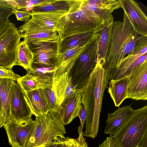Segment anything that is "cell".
Instances as JSON below:
<instances>
[{
  "label": "cell",
  "mask_w": 147,
  "mask_h": 147,
  "mask_svg": "<svg viewBox=\"0 0 147 147\" xmlns=\"http://www.w3.org/2000/svg\"><path fill=\"white\" fill-rule=\"evenodd\" d=\"M13 13L15 15L18 20L26 22L30 19L32 12L31 11L18 10L15 8L13 9Z\"/></svg>",
  "instance_id": "cell-31"
},
{
  "label": "cell",
  "mask_w": 147,
  "mask_h": 147,
  "mask_svg": "<svg viewBox=\"0 0 147 147\" xmlns=\"http://www.w3.org/2000/svg\"><path fill=\"white\" fill-rule=\"evenodd\" d=\"M52 86L47 87L43 89L50 111L57 113L60 105Z\"/></svg>",
  "instance_id": "cell-29"
},
{
  "label": "cell",
  "mask_w": 147,
  "mask_h": 147,
  "mask_svg": "<svg viewBox=\"0 0 147 147\" xmlns=\"http://www.w3.org/2000/svg\"><path fill=\"white\" fill-rule=\"evenodd\" d=\"M121 7L120 0H85L80 9L103 24L111 19L115 10Z\"/></svg>",
  "instance_id": "cell-11"
},
{
  "label": "cell",
  "mask_w": 147,
  "mask_h": 147,
  "mask_svg": "<svg viewBox=\"0 0 147 147\" xmlns=\"http://www.w3.org/2000/svg\"><path fill=\"white\" fill-rule=\"evenodd\" d=\"M90 42L83 45L76 46L65 52L59 54L55 65V70L54 79L66 72L69 73Z\"/></svg>",
  "instance_id": "cell-16"
},
{
  "label": "cell",
  "mask_w": 147,
  "mask_h": 147,
  "mask_svg": "<svg viewBox=\"0 0 147 147\" xmlns=\"http://www.w3.org/2000/svg\"><path fill=\"white\" fill-rule=\"evenodd\" d=\"M122 8L127 15L134 31L147 36V18L139 4L134 0H120Z\"/></svg>",
  "instance_id": "cell-13"
},
{
  "label": "cell",
  "mask_w": 147,
  "mask_h": 147,
  "mask_svg": "<svg viewBox=\"0 0 147 147\" xmlns=\"http://www.w3.org/2000/svg\"><path fill=\"white\" fill-rule=\"evenodd\" d=\"M16 81L25 92L53 86L48 85L36 77L27 74L25 76L21 77Z\"/></svg>",
  "instance_id": "cell-28"
},
{
  "label": "cell",
  "mask_w": 147,
  "mask_h": 147,
  "mask_svg": "<svg viewBox=\"0 0 147 147\" xmlns=\"http://www.w3.org/2000/svg\"><path fill=\"white\" fill-rule=\"evenodd\" d=\"M109 81L106 71L98 59L95 67L82 88V100L86 113L84 136L94 139L97 135L102 97Z\"/></svg>",
  "instance_id": "cell-1"
},
{
  "label": "cell",
  "mask_w": 147,
  "mask_h": 147,
  "mask_svg": "<svg viewBox=\"0 0 147 147\" xmlns=\"http://www.w3.org/2000/svg\"><path fill=\"white\" fill-rule=\"evenodd\" d=\"M133 109L130 105L119 108L113 113L108 114L104 133L110 136L114 135L120 128L132 113Z\"/></svg>",
  "instance_id": "cell-20"
},
{
  "label": "cell",
  "mask_w": 147,
  "mask_h": 147,
  "mask_svg": "<svg viewBox=\"0 0 147 147\" xmlns=\"http://www.w3.org/2000/svg\"><path fill=\"white\" fill-rule=\"evenodd\" d=\"M15 81L13 83L11 95V118L19 119L31 117L32 113L24 97L25 92Z\"/></svg>",
  "instance_id": "cell-14"
},
{
  "label": "cell",
  "mask_w": 147,
  "mask_h": 147,
  "mask_svg": "<svg viewBox=\"0 0 147 147\" xmlns=\"http://www.w3.org/2000/svg\"><path fill=\"white\" fill-rule=\"evenodd\" d=\"M84 0H53L51 3L40 7H34L32 12L54 11L66 15L80 9Z\"/></svg>",
  "instance_id": "cell-19"
},
{
  "label": "cell",
  "mask_w": 147,
  "mask_h": 147,
  "mask_svg": "<svg viewBox=\"0 0 147 147\" xmlns=\"http://www.w3.org/2000/svg\"><path fill=\"white\" fill-rule=\"evenodd\" d=\"M0 128H1V126H0Z\"/></svg>",
  "instance_id": "cell-40"
},
{
  "label": "cell",
  "mask_w": 147,
  "mask_h": 147,
  "mask_svg": "<svg viewBox=\"0 0 147 147\" xmlns=\"http://www.w3.org/2000/svg\"><path fill=\"white\" fill-rule=\"evenodd\" d=\"M66 15L54 11L32 12L31 18L42 26L55 30L57 32L60 21Z\"/></svg>",
  "instance_id": "cell-24"
},
{
  "label": "cell",
  "mask_w": 147,
  "mask_h": 147,
  "mask_svg": "<svg viewBox=\"0 0 147 147\" xmlns=\"http://www.w3.org/2000/svg\"><path fill=\"white\" fill-rule=\"evenodd\" d=\"M33 61V54L27 42L24 40L20 42L15 65L21 66L27 71L32 69Z\"/></svg>",
  "instance_id": "cell-26"
},
{
  "label": "cell",
  "mask_w": 147,
  "mask_h": 147,
  "mask_svg": "<svg viewBox=\"0 0 147 147\" xmlns=\"http://www.w3.org/2000/svg\"><path fill=\"white\" fill-rule=\"evenodd\" d=\"M101 28L88 32L72 35L60 41L59 54L65 52L76 46L83 45L89 42L94 36L100 31Z\"/></svg>",
  "instance_id": "cell-25"
},
{
  "label": "cell",
  "mask_w": 147,
  "mask_h": 147,
  "mask_svg": "<svg viewBox=\"0 0 147 147\" xmlns=\"http://www.w3.org/2000/svg\"><path fill=\"white\" fill-rule=\"evenodd\" d=\"M44 146H37L36 147H44ZM12 147H22L20 146H18L16 145H14L12 146Z\"/></svg>",
  "instance_id": "cell-39"
},
{
  "label": "cell",
  "mask_w": 147,
  "mask_h": 147,
  "mask_svg": "<svg viewBox=\"0 0 147 147\" xmlns=\"http://www.w3.org/2000/svg\"><path fill=\"white\" fill-rule=\"evenodd\" d=\"M60 42H34L28 44L33 54L34 61L32 67H55L59 55Z\"/></svg>",
  "instance_id": "cell-8"
},
{
  "label": "cell",
  "mask_w": 147,
  "mask_h": 147,
  "mask_svg": "<svg viewBox=\"0 0 147 147\" xmlns=\"http://www.w3.org/2000/svg\"><path fill=\"white\" fill-rule=\"evenodd\" d=\"M142 36L134 31L125 13L123 22L114 21L109 53L103 67L109 80L115 78L123 59L132 52L136 42Z\"/></svg>",
  "instance_id": "cell-2"
},
{
  "label": "cell",
  "mask_w": 147,
  "mask_h": 147,
  "mask_svg": "<svg viewBox=\"0 0 147 147\" xmlns=\"http://www.w3.org/2000/svg\"><path fill=\"white\" fill-rule=\"evenodd\" d=\"M71 139V138L68 137L60 138L45 146L44 147H68Z\"/></svg>",
  "instance_id": "cell-33"
},
{
  "label": "cell",
  "mask_w": 147,
  "mask_h": 147,
  "mask_svg": "<svg viewBox=\"0 0 147 147\" xmlns=\"http://www.w3.org/2000/svg\"><path fill=\"white\" fill-rule=\"evenodd\" d=\"M102 23L80 9L61 19L57 33L60 41L72 35L101 28Z\"/></svg>",
  "instance_id": "cell-6"
},
{
  "label": "cell",
  "mask_w": 147,
  "mask_h": 147,
  "mask_svg": "<svg viewBox=\"0 0 147 147\" xmlns=\"http://www.w3.org/2000/svg\"><path fill=\"white\" fill-rule=\"evenodd\" d=\"M34 121L24 147L45 146L65 137V127L57 112L50 111L45 116L36 117Z\"/></svg>",
  "instance_id": "cell-3"
},
{
  "label": "cell",
  "mask_w": 147,
  "mask_h": 147,
  "mask_svg": "<svg viewBox=\"0 0 147 147\" xmlns=\"http://www.w3.org/2000/svg\"><path fill=\"white\" fill-rule=\"evenodd\" d=\"M82 89H76L59 105L57 113L64 125L70 123L78 117L82 100Z\"/></svg>",
  "instance_id": "cell-15"
},
{
  "label": "cell",
  "mask_w": 147,
  "mask_h": 147,
  "mask_svg": "<svg viewBox=\"0 0 147 147\" xmlns=\"http://www.w3.org/2000/svg\"><path fill=\"white\" fill-rule=\"evenodd\" d=\"M73 138H71V141L69 144L68 147H72V140Z\"/></svg>",
  "instance_id": "cell-38"
},
{
  "label": "cell",
  "mask_w": 147,
  "mask_h": 147,
  "mask_svg": "<svg viewBox=\"0 0 147 147\" xmlns=\"http://www.w3.org/2000/svg\"><path fill=\"white\" fill-rule=\"evenodd\" d=\"M14 80L0 78V125L1 127L11 119V102Z\"/></svg>",
  "instance_id": "cell-17"
},
{
  "label": "cell",
  "mask_w": 147,
  "mask_h": 147,
  "mask_svg": "<svg viewBox=\"0 0 147 147\" xmlns=\"http://www.w3.org/2000/svg\"><path fill=\"white\" fill-rule=\"evenodd\" d=\"M147 60V36H142L135 42L132 52L122 61L115 79L129 76L137 67Z\"/></svg>",
  "instance_id": "cell-9"
},
{
  "label": "cell",
  "mask_w": 147,
  "mask_h": 147,
  "mask_svg": "<svg viewBox=\"0 0 147 147\" xmlns=\"http://www.w3.org/2000/svg\"><path fill=\"white\" fill-rule=\"evenodd\" d=\"M147 135V106L134 110L119 130L111 136L119 147H140Z\"/></svg>",
  "instance_id": "cell-4"
},
{
  "label": "cell",
  "mask_w": 147,
  "mask_h": 147,
  "mask_svg": "<svg viewBox=\"0 0 147 147\" xmlns=\"http://www.w3.org/2000/svg\"><path fill=\"white\" fill-rule=\"evenodd\" d=\"M140 147H147V135L144 139L140 146Z\"/></svg>",
  "instance_id": "cell-37"
},
{
  "label": "cell",
  "mask_w": 147,
  "mask_h": 147,
  "mask_svg": "<svg viewBox=\"0 0 147 147\" xmlns=\"http://www.w3.org/2000/svg\"><path fill=\"white\" fill-rule=\"evenodd\" d=\"M24 97L32 114L35 117L45 116L50 111L43 89L25 92Z\"/></svg>",
  "instance_id": "cell-18"
},
{
  "label": "cell",
  "mask_w": 147,
  "mask_h": 147,
  "mask_svg": "<svg viewBox=\"0 0 147 147\" xmlns=\"http://www.w3.org/2000/svg\"><path fill=\"white\" fill-rule=\"evenodd\" d=\"M13 13V9L0 5V35L11 23L9 19Z\"/></svg>",
  "instance_id": "cell-30"
},
{
  "label": "cell",
  "mask_w": 147,
  "mask_h": 147,
  "mask_svg": "<svg viewBox=\"0 0 147 147\" xmlns=\"http://www.w3.org/2000/svg\"><path fill=\"white\" fill-rule=\"evenodd\" d=\"M99 147H119L114 139L111 136L108 137Z\"/></svg>",
  "instance_id": "cell-36"
},
{
  "label": "cell",
  "mask_w": 147,
  "mask_h": 147,
  "mask_svg": "<svg viewBox=\"0 0 147 147\" xmlns=\"http://www.w3.org/2000/svg\"><path fill=\"white\" fill-rule=\"evenodd\" d=\"M78 117L79 118L80 122V125L78 127V133L79 134L83 131L86 118L85 110L84 105L82 103L81 104Z\"/></svg>",
  "instance_id": "cell-34"
},
{
  "label": "cell",
  "mask_w": 147,
  "mask_h": 147,
  "mask_svg": "<svg viewBox=\"0 0 147 147\" xmlns=\"http://www.w3.org/2000/svg\"><path fill=\"white\" fill-rule=\"evenodd\" d=\"M77 139H73L72 147H88V145L83 135V131L79 134Z\"/></svg>",
  "instance_id": "cell-35"
},
{
  "label": "cell",
  "mask_w": 147,
  "mask_h": 147,
  "mask_svg": "<svg viewBox=\"0 0 147 147\" xmlns=\"http://www.w3.org/2000/svg\"><path fill=\"white\" fill-rule=\"evenodd\" d=\"M21 77L15 73L12 69H7L0 66V78H7L17 81Z\"/></svg>",
  "instance_id": "cell-32"
},
{
  "label": "cell",
  "mask_w": 147,
  "mask_h": 147,
  "mask_svg": "<svg viewBox=\"0 0 147 147\" xmlns=\"http://www.w3.org/2000/svg\"><path fill=\"white\" fill-rule=\"evenodd\" d=\"M127 98L147 100V60L137 67L129 75Z\"/></svg>",
  "instance_id": "cell-10"
},
{
  "label": "cell",
  "mask_w": 147,
  "mask_h": 147,
  "mask_svg": "<svg viewBox=\"0 0 147 147\" xmlns=\"http://www.w3.org/2000/svg\"><path fill=\"white\" fill-rule=\"evenodd\" d=\"M55 69L51 67H33L28 71L27 74L34 76L43 83L49 86L53 84Z\"/></svg>",
  "instance_id": "cell-27"
},
{
  "label": "cell",
  "mask_w": 147,
  "mask_h": 147,
  "mask_svg": "<svg viewBox=\"0 0 147 147\" xmlns=\"http://www.w3.org/2000/svg\"><path fill=\"white\" fill-rule=\"evenodd\" d=\"M34 122L31 117L19 119L11 118L5 124L3 127L10 145L24 147L28 136Z\"/></svg>",
  "instance_id": "cell-12"
},
{
  "label": "cell",
  "mask_w": 147,
  "mask_h": 147,
  "mask_svg": "<svg viewBox=\"0 0 147 147\" xmlns=\"http://www.w3.org/2000/svg\"><path fill=\"white\" fill-rule=\"evenodd\" d=\"M113 20V16L108 21L102 24L99 32L100 37L98 45V60L103 67L107 60L109 53Z\"/></svg>",
  "instance_id": "cell-21"
},
{
  "label": "cell",
  "mask_w": 147,
  "mask_h": 147,
  "mask_svg": "<svg viewBox=\"0 0 147 147\" xmlns=\"http://www.w3.org/2000/svg\"><path fill=\"white\" fill-rule=\"evenodd\" d=\"M52 87L60 105L76 90L72 83L71 78L67 72L54 79Z\"/></svg>",
  "instance_id": "cell-22"
},
{
  "label": "cell",
  "mask_w": 147,
  "mask_h": 147,
  "mask_svg": "<svg viewBox=\"0 0 147 147\" xmlns=\"http://www.w3.org/2000/svg\"><path fill=\"white\" fill-rule=\"evenodd\" d=\"M129 76L121 78L112 79L109 82L108 92L116 107H119L127 98Z\"/></svg>",
  "instance_id": "cell-23"
},
{
  "label": "cell",
  "mask_w": 147,
  "mask_h": 147,
  "mask_svg": "<svg viewBox=\"0 0 147 147\" xmlns=\"http://www.w3.org/2000/svg\"><path fill=\"white\" fill-rule=\"evenodd\" d=\"M21 35L15 25L10 23L0 35V66L12 69L16 61Z\"/></svg>",
  "instance_id": "cell-7"
},
{
  "label": "cell",
  "mask_w": 147,
  "mask_h": 147,
  "mask_svg": "<svg viewBox=\"0 0 147 147\" xmlns=\"http://www.w3.org/2000/svg\"><path fill=\"white\" fill-rule=\"evenodd\" d=\"M100 32L88 44L69 72L76 89H82L97 63Z\"/></svg>",
  "instance_id": "cell-5"
}]
</instances>
